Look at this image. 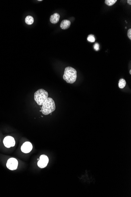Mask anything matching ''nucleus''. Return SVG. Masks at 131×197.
<instances>
[{
    "label": "nucleus",
    "mask_w": 131,
    "mask_h": 197,
    "mask_svg": "<svg viewBox=\"0 0 131 197\" xmlns=\"http://www.w3.org/2000/svg\"><path fill=\"white\" fill-rule=\"evenodd\" d=\"M38 1H42V0H39Z\"/></svg>",
    "instance_id": "nucleus-18"
},
{
    "label": "nucleus",
    "mask_w": 131,
    "mask_h": 197,
    "mask_svg": "<svg viewBox=\"0 0 131 197\" xmlns=\"http://www.w3.org/2000/svg\"><path fill=\"white\" fill-rule=\"evenodd\" d=\"M129 73H130V74H131V70H129Z\"/></svg>",
    "instance_id": "nucleus-17"
},
{
    "label": "nucleus",
    "mask_w": 131,
    "mask_h": 197,
    "mask_svg": "<svg viewBox=\"0 0 131 197\" xmlns=\"http://www.w3.org/2000/svg\"><path fill=\"white\" fill-rule=\"evenodd\" d=\"M48 93L45 90L40 89L34 94V100L38 105H42L48 98Z\"/></svg>",
    "instance_id": "nucleus-3"
},
{
    "label": "nucleus",
    "mask_w": 131,
    "mask_h": 197,
    "mask_svg": "<svg viewBox=\"0 0 131 197\" xmlns=\"http://www.w3.org/2000/svg\"><path fill=\"white\" fill-rule=\"evenodd\" d=\"M70 25L71 22L69 20H64L61 23L60 27L62 29L66 30L70 27Z\"/></svg>",
    "instance_id": "nucleus-9"
},
{
    "label": "nucleus",
    "mask_w": 131,
    "mask_h": 197,
    "mask_svg": "<svg viewBox=\"0 0 131 197\" xmlns=\"http://www.w3.org/2000/svg\"><path fill=\"white\" fill-rule=\"evenodd\" d=\"M33 146L30 142H24L21 147L22 151L24 153L27 154L30 153L32 149Z\"/></svg>",
    "instance_id": "nucleus-7"
},
{
    "label": "nucleus",
    "mask_w": 131,
    "mask_h": 197,
    "mask_svg": "<svg viewBox=\"0 0 131 197\" xmlns=\"http://www.w3.org/2000/svg\"><path fill=\"white\" fill-rule=\"evenodd\" d=\"M3 143L5 147L7 148H10L15 146V141L14 138L12 137L8 136L4 139Z\"/></svg>",
    "instance_id": "nucleus-6"
},
{
    "label": "nucleus",
    "mask_w": 131,
    "mask_h": 197,
    "mask_svg": "<svg viewBox=\"0 0 131 197\" xmlns=\"http://www.w3.org/2000/svg\"><path fill=\"white\" fill-rule=\"evenodd\" d=\"M18 162L15 158H11L8 160L6 163L7 168L11 171H14L17 168Z\"/></svg>",
    "instance_id": "nucleus-4"
},
{
    "label": "nucleus",
    "mask_w": 131,
    "mask_h": 197,
    "mask_svg": "<svg viewBox=\"0 0 131 197\" xmlns=\"http://www.w3.org/2000/svg\"><path fill=\"white\" fill-rule=\"evenodd\" d=\"M87 40L89 42H91V43H93L96 40L95 38L94 35H90L88 36V38H87Z\"/></svg>",
    "instance_id": "nucleus-13"
},
{
    "label": "nucleus",
    "mask_w": 131,
    "mask_h": 197,
    "mask_svg": "<svg viewBox=\"0 0 131 197\" xmlns=\"http://www.w3.org/2000/svg\"><path fill=\"white\" fill-rule=\"evenodd\" d=\"M77 72L73 68L68 67L65 69L63 78L66 82L69 84H73L77 78Z\"/></svg>",
    "instance_id": "nucleus-1"
},
{
    "label": "nucleus",
    "mask_w": 131,
    "mask_h": 197,
    "mask_svg": "<svg viewBox=\"0 0 131 197\" xmlns=\"http://www.w3.org/2000/svg\"><path fill=\"white\" fill-rule=\"evenodd\" d=\"M60 16L58 13H55L50 17V21L52 24H56L59 21Z\"/></svg>",
    "instance_id": "nucleus-8"
},
{
    "label": "nucleus",
    "mask_w": 131,
    "mask_h": 197,
    "mask_svg": "<svg viewBox=\"0 0 131 197\" xmlns=\"http://www.w3.org/2000/svg\"><path fill=\"white\" fill-rule=\"evenodd\" d=\"M94 48L95 50H96V51H98L99 50V44L98 43H96L94 45Z\"/></svg>",
    "instance_id": "nucleus-14"
},
{
    "label": "nucleus",
    "mask_w": 131,
    "mask_h": 197,
    "mask_svg": "<svg viewBox=\"0 0 131 197\" xmlns=\"http://www.w3.org/2000/svg\"><path fill=\"white\" fill-rule=\"evenodd\" d=\"M128 36L129 39H131V29H129L128 30Z\"/></svg>",
    "instance_id": "nucleus-15"
},
{
    "label": "nucleus",
    "mask_w": 131,
    "mask_h": 197,
    "mask_svg": "<svg viewBox=\"0 0 131 197\" xmlns=\"http://www.w3.org/2000/svg\"><path fill=\"white\" fill-rule=\"evenodd\" d=\"M25 23L28 25H31L34 22V19L33 17L30 15H28L25 19Z\"/></svg>",
    "instance_id": "nucleus-10"
},
{
    "label": "nucleus",
    "mask_w": 131,
    "mask_h": 197,
    "mask_svg": "<svg viewBox=\"0 0 131 197\" xmlns=\"http://www.w3.org/2000/svg\"><path fill=\"white\" fill-rule=\"evenodd\" d=\"M55 108V104L53 100L48 97L42 105L41 111L43 114L47 115L53 112Z\"/></svg>",
    "instance_id": "nucleus-2"
},
{
    "label": "nucleus",
    "mask_w": 131,
    "mask_h": 197,
    "mask_svg": "<svg viewBox=\"0 0 131 197\" xmlns=\"http://www.w3.org/2000/svg\"><path fill=\"white\" fill-rule=\"evenodd\" d=\"M127 2H128V4H129V5H131V0H128V1H127Z\"/></svg>",
    "instance_id": "nucleus-16"
},
{
    "label": "nucleus",
    "mask_w": 131,
    "mask_h": 197,
    "mask_svg": "<svg viewBox=\"0 0 131 197\" xmlns=\"http://www.w3.org/2000/svg\"><path fill=\"white\" fill-rule=\"evenodd\" d=\"M126 85V82L124 79L121 78L120 79L119 82V87L120 89H123L125 87Z\"/></svg>",
    "instance_id": "nucleus-11"
},
{
    "label": "nucleus",
    "mask_w": 131,
    "mask_h": 197,
    "mask_svg": "<svg viewBox=\"0 0 131 197\" xmlns=\"http://www.w3.org/2000/svg\"><path fill=\"white\" fill-rule=\"evenodd\" d=\"M117 1V0H106L105 3L108 6H111L116 3Z\"/></svg>",
    "instance_id": "nucleus-12"
},
{
    "label": "nucleus",
    "mask_w": 131,
    "mask_h": 197,
    "mask_svg": "<svg viewBox=\"0 0 131 197\" xmlns=\"http://www.w3.org/2000/svg\"><path fill=\"white\" fill-rule=\"evenodd\" d=\"M49 162V159L46 155H42L40 157L38 163V166L41 168H45L47 166Z\"/></svg>",
    "instance_id": "nucleus-5"
}]
</instances>
